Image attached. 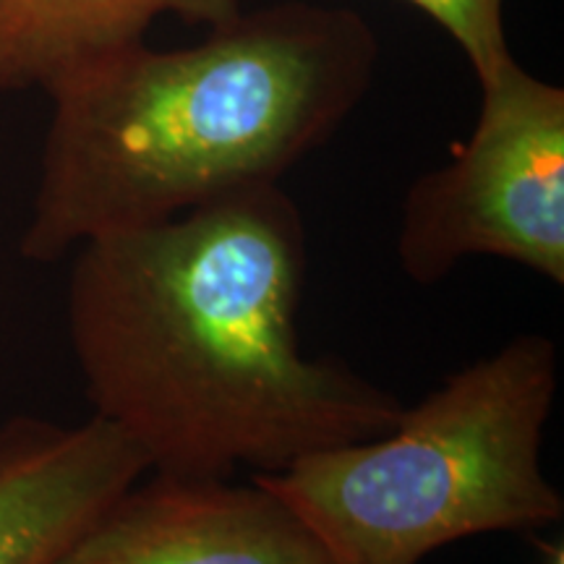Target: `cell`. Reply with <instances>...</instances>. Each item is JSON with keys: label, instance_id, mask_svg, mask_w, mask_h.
Returning <instances> with one entry per match:
<instances>
[{"label": "cell", "instance_id": "5b68a950", "mask_svg": "<svg viewBox=\"0 0 564 564\" xmlns=\"http://www.w3.org/2000/svg\"><path fill=\"white\" fill-rule=\"evenodd\" d=\"M152 474V470H150ZM53 564H333L319 539L251 476L152 474L131 484Z\"/></svg>", "mask_w": 564, "mask_h": 564}, {"label": "cell", "instance_id": "8992f818", "mask_svg": "<svg viewBox=\"0 0 564 564\" xmlns=\"http://www.w3.org/2000/svg\"><path fill=\"white\" fill-rule=\"evenodd\" d=\"M147 474L137 444L95 413L0 423V564H53Z\"/></svg>", "mask_w": 564, "mask_h": 564}, {"label": "cell", "instance_id": "ba28073f", "mask_svg": "<svg viewBox=\"0 0 564 564\" xmlns=\"http://www.w3.org/2000/svg\"><path fill=\"white\" fill-rule=\"evenodd\" d=\"M436 21L457 42L476 79L512 58L505 32V0H405Z\"/></svg>", "mask_w": 564, "mask_h": 564}, {"label": "cell", "instance_id": "277c9868", "mask_svg": "<svg viewBox=\"0 0 564 564\" xmlns=\"http://www.w3.org/2000/svg\"><path fill=\"white\" fill-rule=\"evenodd\" d=\"M478 84L474 133L408 188L400 270L436 285L463 259L497 257L564 285V89L514 58Z\"/></svg>", "mask_w": 564, "mask_h": 564}, {"label": "cell", "instance_id": "7a4b0ae2", "mask_svg": "<svg viewBox=\"0 0 564 564\" xmlns=\"http://www.w3.org/2000/svg\"><path fill=\"white\" fill-rule=\"evenodd\" d=\"M377 61L358 11L285 0L232 13L199 45L137 42L76 70L45 91L21 257L61 262L105 232L280 183L361 105Z\"/></svg>", "mask_w": 564, "mask_h": 564}, {"label": "cell", "instance_id": "52a82bcc", "mask_svg": "<svg viewBox=\"0 0 564 564\" xmlns=\"http://www.w3.org/2000/svg\"><path fill=\"white\" fill-rule=\"evenodd\" d=\"M238 11L241 0H0V91L53 89L144 42L165 13L215 26Z\"/></svg>", "mask_w": 564, "mask_h": 564}, {"label": "cell", "instance_id": "6da1fadb", "mask_svg": "<svg viewBox=\"0 0 564 564\" xmlns=\"http://www.w3.org/2000/svg\"><path fill=\"white\" fill-rule=\"evenodd\" d=\"M308 246L280 183L84 241L66 291L68 340L91 413L152 474H278L371 440L403 403L303 352Z\"/></svg>", "mask_w": 564, "mask_h": 564}, {"label": "cell", "instance_id": "3957f363", "mask_svg": "<svg viewBox=\"0 0 564 564\" xmlns=\"http://www.w3.org/2000/svg\"><path fill=\"white\" fill-rule=\"evenodd\" d=\"M556 343L518 335L403 408L384 434L253 474L308 525L333 564H419L484 533L560 523L541 465Z\"/></svg>", "mask_w": 564, "mask_h": 564}]
</instances>
